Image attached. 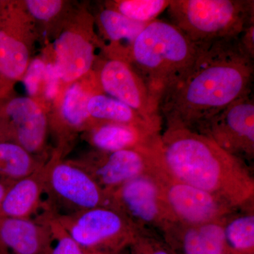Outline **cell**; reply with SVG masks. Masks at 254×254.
I'll return each mask as SVG.
<instances>
[{
    "instance_id": "obj_16",
    "label": "cell",
    "mask_w": 254,
    "mask_h": 254,
    "mask_svg": "<svg viewBox=\"0 0 254 254\" xmlns=\"http://www.w3.org/2000/svg\"><path fill=\"white\" fill-rule=\"evenodd\" d=\"M52 235L47 222L0 216V251L11 254H49Z\"/></svg>"
},
{
    "instance_id": "obj_13",
    "label": "cell",
    "mask_w": 254,
    "mask_h": 254,
    "mask_svg": "<svg viewBox=\"0 0 254 254\" xmlns=\"http://www.w3.org/2000/svg\"><path fill=\"white\" fill-rule=\"evenodd\" d=\"M101 92L97 84L94 71L70 83L62 95L59 110L49 118V131L55 136L54 154L64 158L80 133H85L98 123L90 117L87 110L92 95Z\"/></svg>"
},
{
    "instance_id": "obj_18",
    "label": "cell",
    "mask_w": 254,
    "mask_h": 254,
    "mask_svg": "<svg viewBox=\"0 0 254 254\" xmlns=\"http://www.w3.org/2000/svg\"><path fill=\"white\" fill-rule=\"evenodd\" d=\"M160 130L137 125L98 122L83 133V138L94 149L115 152L156 144Z\"/></svg>"
},
{
    "instance_id": "obj_1",
    "label": "cell",
    "mask_w": 254,
    "mask_h": 254,
    "mask_svg": "<svg viewBox=\"0 0 254 254\" xmlns=\"http://www.w3.org/2000/svg\"><path fill=\"white\" fill-rule=\"evenodd\" d=\"M239 37L199 44L193 63L160 98L159 111L168 128L195 131L234 101L252 93L254 60Z\"/></svg>"
},
{
    "instance_id": "obj_17",
    "label": "cell",
    "mask_w": 254,
    "mask_h": 254,
    "mask_svg": "<svg viewBox=\"0 0 254 254\" xmlns=\"http://www.w3.org/2000/svg\"><path fill=\"white\" fill-rule=\"evenodd\" d=\"M225 219L195 226L175 222L163 232L165 242L182 254H233L225 241Z\"/></svg>"
},
{
    "instance_id": "obj_4",
    "label": "cell",
    "mask_w": 254,
    "mask_h": 254,
    "mask_svg": "<svg viewBox=\"0 0 254 254\" xmlns=\"http://www.w3.org/2000/svg\"><path fill=\"white\" fill-rule=\"evenodd\" d=\"M167 11L196 44L236 38L254 21V0H170Z\"/></svg>"
},
{
    "instance_id": "obj_22",
    "label": "cell",
    "mask_w": 254,
    "mask_h": 254,
    "mask_svg": "<svg viewBox=\"0 0 254 254\" xmlns=\"http://www.w3.org/2000/svg\"><path fill=\"white\" fill-rule=\"evenodd\" d=\"M48 161L11 142H0V179L16 181L34 173Z\"/></svg>"
},
{
    "instance_id": "obj_30",
    "label": "cell",
    "mask_w": 254,
    "mask_h": 254,
    "mask_svg": "<svg viewBox=\"0 0 254 254\" xmlns=\"http://www.w3.org/2000/svg\"><path fill=\"white\" fill-rule=\"evenodd\" d=\"M241 46L252 59H254V21L246 26L239 37Z\"/></svg>"
},
{
    "instance_id": "obj_31",
    "label": "cell",
    "mask_w": 254,
    "mask_h": 254,
    "mask_svg": "<svg viewBox=\"0 0 254 254\" xmlns=\"http://www.w3.org/2000/svg\"><path fill=\"white\" fill-rule=\"evenodd\" d=\"M14 182L12 180L0 179V208H1V203H2L6 192Z\"/></svg>"
},
{
    "instance_id": "obj_7",
    "label": "cell",
    "mask_w": 254,
    "mask_h": 254,
    "mask_svg": "<svg viewBox=\"0 0 254 254\" xmlns=\"http://www.w3.org/2000/svg\"><path fill=\"white\" fill-rule=\"evenodd\" d=\"M53 213L90 254H110L128 248L140 232L120 212L108 205L66 215Z\"/></svg>"
},
{
    "instance_id": "obj_5",
    "label": "cell",
    "mask_w": 254,
    "mask_h": 254,
    "mask_svg": "<svg viewBox=\"0 0 254 254\" xmlns=\"http://www.w3.org/2000/svg\"><path fill=\"white\" fill-rule=\"evenodd\" d=\"M44 194L41 209L60 215L108 204L106 193L86 172L53 153L46 164Z\"/></svg>"
},
{
    "instance_id": "obj_28",
    "label": "cell",
    "mask_w": 254,
    "mask_h": 254,
    "mask_svg": "<svg viewBox=\"0 0 254 254\" xmlns=\"http://www.w3.org/2000/svg\"><path fill=\"white\" fill-rule=\"evenodd\" d=\"M46 65V62L41 58H35L31 60L21 79L28 96L33 99H35L41 89Z\"/></svg>"
},
{
    "instance_id": "obj_11",
    "label": "cell",
    "mask_w": 254,
    "mask_h": 254,
    "mask_svg": "<svg viewBox=\"0 0 254 254\" xmlns=\"http://www.w3.org/2000/svg\"><path fill=\"white\" fill-rule=\"evenodd\" d=\"M49 118L44 106L28 96L0 97V142H11L48 161Z\"/></svg>"
},
{
    "instance_id": "obj_34",
    "label": "cell",
    "mask_w": 254,
    "mask_h": 254,
    "mask_svg": "<svg viewBox=\"0 0 254 254\" xmlns=\"http://www.w3.org/2000/svg\"></svg>"
},
{
    "instance_id": "obj_29",
    "label": "cell",
    "mask_w": 254,
    "mask_h": 254,
    "mask_svg": "<svg viewBox=\"0 0 254 254\" xmlns=\"http://www.w3.org/2000/svg\"><path fill=\"white\" fill-rule=\"evenodd\" d=\"M62 83L59 74L53 62L46 63L43 77V94L47 102L55 101L60 93V83Z\"/></svg>"
},
{
    "instance_id": "obj_23",
    "label": "cell",
    "mask_w": 254,
    "mask_h": 254,
    "mask_svg": "<svg viewBox=\"0 0 254 254\" xmlns=\"http://www.w3.org/2000/svg\"><path fill=\"white\" fill-rule=\"evenodd\" d=\"M227 247L233 254H254V215L253 212L241 214L224 222Z\"/></svg>"
},
{
    "instance_id": "obj_10",
    "label": "cell",
    "mask_w": 254,
    "mask_h": 254,
    "mask_svg": "<svg viewBox=\"0 0 254 254\" xmlns=\"http://www.w3.org/2000/svg\"><path fill=\"white\" fill-rule=\"evenodd\" d=\"M161 174L124 184L107 195L108 206L120 212L138 232H163L176 222L164 200L159 181Z\"/></svg>"
},
{
    "instance_id": "obj_9",
    "label": "cell",
    "mask_w": 254,
    "mask_h": 254,
    "mask_svg": "<svg viewBox=\"0 0 254 254\" xmlns=\"http://www.w3.org/2000/svg\"><path fill=\"white\" fill-rule=\"evenodd\" d=\"M36 37L34 20L23 1H0V97L22 79Z\"/></svg>"
},
{
    "instance_id": "obj_27",
    "label": "cell",
    "mask_w": 254,
    "mask_h": 254,
    "mask_svg": "<svg viewBox=\"0 0 254 254\" xmlns=\"http://www.w3.org/2000/svg\"><path fill=\"white\" fill-rule=\"evenodd\" d=\"M130 254H177L166 242L155 237L154 232H140L128 247Z\"/></svg>"
},
{
    "instance_id": "obj_6",
    "label": "cell",
    "mask_w": 254,
    "mask_h": 254,
    "mask_svg": "<svg viewBox=\"0 0 254 254\" xmlns=\"http://www.w3.org/2000/svg\"><path fill=\"white\" fill-rule=\"evenodd\" d=\"M53 44L54 64L62 83L70 84L93 72L96 50L103 42L95 31L94 16L86 9L66 13Z\"/></svg>"
},
{
    "instance_id": "obj_20",
    "label": "cell",
    "mask_w": 254,
    "mask_h": 254,
    "mask_svg": "<svg viewBox=\"0 0 254 254\" xmlns=\"http://www.w3.org/2000/svg\"><path fill=\"white\" fill-rule=\"evenodd\" d=\"M46 164L31 175L13 182L1 203L0 216L32 218L42 208Z\"/></svg>"
},
{
    "instance_id": "obj_2",
    "label": "cell",
    "mask_w": 254,
    "mask_h": 254,
    "mask_svg": "<svg viewBox=\"0 0 254 254\" xmlns=\"http://www.w3.org/2000/svg\"><path fill=\"white\" fill-rule=\"evenodd\" d=\"M164 170L175 180L218 197L236 209L251 201L254 181L245 162L208 137L185 128H168L160 135Z\"/></svg>"
},
{
    "instance_id": "obj_24",
    "label": "cell",
    "mask_w": 254,
    "mask_h": 254,
    "mask_svg": "<svg viewBox=\"0 0 254 254\" xmlns=\"http://www.w3.org/2000/svg\"><path fill=\"white\" fill-rule=\"evenodd\" d=\"M170 0H114L104 6L136 22L148 23L168 9Z\"/></svg>"
},
{
    "instance_id": "obj_14",
    "label": "cell",
    "mask_w": 254,
    "mask_h": 254,
    "mask_svg": "<svg viewBox=\"0 0 254 254\" xmlns=\"http://www.w3.org/2000/svg\"><path fill=\"white\" fill-rule=\"evenodd\" d=\"M94 74L102 93L128 105L148 121L161 124L160 101L126 62L107 58L100 62Z\"/></svg>"
},
{
    "instance_id": "obj_25",
    "label": "cell",
    "mask_w": 254,
    "mask_h": 254,
    "mask_svg": "<svg viewBox=\"0 0 254 254\" xmlns=\"http://www.w3.org/2000/svg\"><path fill=\"white\" fill-rule=\"evenodd\" d=\"M40 216L50 227L52 235L49 254H88L65 230L53 213L43 210Z\"/></svg>"
},
{
    "instance_id": "obj_19",
    "label": "cell",
    "mask_w": 254,
    "mask_h": 254,
    "mask_svg": "<svg viewBox=\"0 0 254 254\" xmlns=\"http://www.w3.org/2000/svg\"><path fill=\"white\" fill-rule=\"evenodd\" d=\"M94 20L103 43H110L103 48L107 58L123 61L137 37L149 23L136 22L105 6L98 11Z\"/></svg>"
},
{
    "instance_id": "obj_26",
    "label": "cell",
    "mask_w": 254,
    "mask_h": 254,
    "mask_svg": "<svg viewBox=\"0 0 254 254\" xmlns=\"http://www.w3.org/2000/svg\"><path fill=\"white\" fill-rule=\"evenodd\" d=\"M25 9L34 21L48 23L54 20H61L66 3L60 0H26L23 1Z\"/></svg>"
},
{
    "instance_id": "obj_3",
    "label": "cell",
    "mask_w": 254,
    "mask_h": 254,
    "mask_svg": "<svg viewBox=\"0 0 254 254\" xmlns=\"http://www.w3.org/2000/svg\"><path fill=\"white\" fill-rule=\"evenodd\" d=\"M198 46L173 23L156 19L138 35L125 62L160 101L165 90L193 63Z\"/></svg>"
},
{
    "instance_id": "obj_12",
    "label": "cell",
    "mask_w": 254,
    "mask_h": 254,
    "mask_svg": "<svg viewBox=\"0 0 254 254\" xmlns=\"http://www.w3.org/2000/svg\"><path fill=\"white\" fill-rule=\"evenodd\" d=\"M227 153L243 160L254 155V103L251 94L239 98L209 119L195 131Z\"/></svg>"
},
{
    "instance_id": "obj_21",
    "label": "cell",
    "mask_w": 254,
    "mask_h": 254,
    "mask_svg": "<svg viewBox=\"0 0 254 254\" xmlns=\"http://www.w3.org/2000/svg\"><path fill=\"white\" fill-rule=\"evenodd\" d=\"M90 117L96 122L126 124L160 130L161 124L152 123L129 106L98 92L92 95L87 105Z\"/></svg>"
},
{
    "instance_id": "obj_8",
    "label": "cell",
    "mask_w": 254,
    "mask_h": 254,
    "mask_svg": "<svg viewBox=\"0 0 254 254\" xmlns=\"http://www.w3.org/2000/svg\"><path fill=\"white\" fill-rule=\"evenodd\" d=\"M160 140L152 146L103 152L92 150L70 160L92 177L106 195L127 182L143 175L157 176L164 171Z\"/></svg>"
},
{
    "instance_id": "obj_32",
    "label": "cell",
    "mask_w": 254,
    "mask_h": 254,
    "mask_svg": "<svg viewBox=\"0 0 254 254\" xmlns=\"http://www.w3.org/2000/svg\"><path fill=\"white\" fill-rule=\"evenodd\" d=\"M110 254H130V252L128 247V248H125L124 249V250L119 251V252H115V253H112Z\"/></svg>"
},
{
    "instance_id": "obj_33",
    "label": "cell",
    "mask_w": 254,
    "mask_h": 254,
    "mask_svg": "<svg viewBox=\"0 0 254 254\" xmlns=\"http://www.w3.org/2000/svg\"><path fill=\"white\" fill-rule=\"evenodd\" d=\"M0 254H11L7 253V252H2V251H0Z\"/></svg>"
},
{
    "instance_id": "obj_15",
    "label": "cell",
    "mask_w": 254,
    "mask_h": 254,
    "mask_svg": "<svg viewBox=\"0 0 254 254\" xmlns=\"http://www.w3.org/2000/svg\"><path fill=\"white\" fill-rule=\"evenodd\" d=\"M164 200L175 222L195 226L222 221L235 209L218 197L175 180L164 172L159 177Z\"/></svg>"
}]
</instances>
